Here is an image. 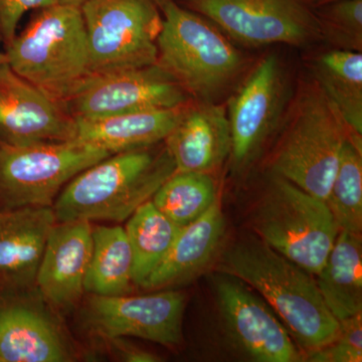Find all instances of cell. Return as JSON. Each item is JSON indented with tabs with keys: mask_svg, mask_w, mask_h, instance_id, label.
<instances>
[{
	"mask_svg": "<svg viewBox=\"0 0 362 362\" xmlns=\"http://www.w3.org/2000/svg\"><path fill=\"white\" fill-rule=\"evenodd\" d=\"M221 270L249 285L280 317L304 356L337 338L339 321L326 306L315 276L285 258L256 235L223 252Z\"/></svg>",
	"mask_w": 362,
	"mask_h": 362,
	"instance_id": "cell-1",
	"label": "cell"
},
{
	"mask_svg": "<svg viewBox=\"0 0 362 362\" xmlns=\"http://www.w3.org/2000/svg\"><path fill=\"white\" fill-rule=\"evenodd\" d=\"M120 152L81 171L54 202L57 221L122 223L175 173L165 146Z\"/></svg>",
	"mask_w": 362,
	"mask_h": 362,
	"instance_id": "cell-2",
	"label": "cell"
},
{
	"mask_svg": "<svg viewBox=\"0 0 362 362\" xmlns=\"http://www.w3.org/2000/svg\"><path fill=\"white\" fill-rule=\"evenodd\" d=\"M156 1L162 14L157 64L190 97L216 103L242 74L244 58L225 33L204 16L176 0Z\"/></svg>",
	"mask_w": 362,
	"mask_h": 362,
	"instance_id": "cell-3",
	"label": "cell"
},
{
	"mask_svg": "<svg viewBox=\"0 0 362 362\" xmlns=\"http://www.w3.org/2000/svg\"><path fill=\"white\" fill-rule=\"evenodd\" d=\"M4 54L7 65L59 105L92 74L81 7L39 9Z\"/></svg>",
	"mask_w": 362,
	"mask_h": 362,
	"instance_id": "cell-4",
	"label": "cell"
},
{
	"mask_svg": "<svg viewBox=\"0 0 362 362\" xmlns=\"http://www.w3.org/2000/svg\"><path fill=\"white\" fill-rule=\"evenodd\" d=\"M351 133L320 88L311 86L293 106L272 158L273 175L326 202Z\"/></svg>",
	"mask_w": 362,
	"mask_h": 362,
	"instance_id": "cell-5",
	"label": "cell"
},
{
	"mask_svg": "<svg viewBox=\"0 0 362 362\" xmlns=\"http://www.w3.org/2000/svg\"><path fill=\"white\" fill-rule=\"evenodd\" d=\"M251 223L257 237L314 276L340 232L325 202L276 175L255 206Z\"/></svg>",
	"mask_w": 362,
	"mask_h": 362,
	"instance_id": "cell-6",
	"label": "cell"
},
{
	"mask_svg": "<svg viewBox=\"0 0 362 362\" xmlns=\"http://www.w3.org/2000/svg\"><path fill=\"white\" fill-rule=\"evenodd\" d=\"M110 156L77 139L25 146L0 142V213L54 206L76 175Z\"/></svg>",
	"mask_w": 362,
	"mask_h": 362,
	"instance_id": "cell-7",
	"label": "cell"
},
{
	"mask_svg": "<svg viewBox=\"0 0 362 362\" xmlns=\"http://www.w3.org/2000/svg\"><path fill=\"white\" fill-rule=\"evenodd\" d=\"M81 9L92 74L157 63L162 14L156 0H87Z\"/></svg>",
	"mask_w": 362,
	"mask_h": 362,
	"instance_id": "cell-8",
	"label": "cell"
},
{
	"mask_svg": "<svg viewBox=\"0 0 362 362\" xmlns=\"http://www.w3.org/2000/svg\"><path fill=\"white\" fill-rule=\"evenodd\" d=\"M214 23L228 39L247 47L304 45L320 37L315 11L306 0H178Z\"/></svg>",
	"mask_w": 362,
	"mask_h": 362,
	"instance_id": "cell-9",
	"label": "cell"
},
{
	"mask_svg": "<svg viewBox=\"0 0 362 362\" xmlns=\"http://www.w3.org/2000/svg\"><path fill=\"white\" fill-rule=\"evenodd\" d=\"M190 96L158 64L112 73L90 74L61 106L74 119H93L185 106Z\"/></svg>",
	"mask_w": 362,
	"mask_h": 362,
	"instance_id": "cell-10",
	"label": "cell"
},
{
	"mask_svg": "<svg viewBox=\"0 0 362 362\" xmlns=\"http://www.w3.org/2000/svg\"><path fill=\"white\" fill-rule=\"evenodd\" d=\"M185 307V295L173 289L144 296L92 295L83 321L92 334L108 341L136 337L173 347L182 342Z\"/></svg>",
	"mask_w": 362,
	"mask_h": 362,
	"instance_id": "cell-11",
	"label": "cell"
},
{
	"mask_svg": "<svg viewBox=\"0 0 362 362\" xmlns=\"http://www.w3.org/2000/svg\"><path fill=\"white\" fill-rule=\"evenodd\" d=\"M214 285L226 333L245 356L258 362L304 361L284 323L249 285L223 272Z\"/></svg>",
	"mask_w": 362,
	"mask_h": 362,
	"instance_id": "cell-12",
	"label": "cell"
},
{
	"mask_svg": "<svg viewBox=\"0 0 362 362\" xmlns=\"http://www.w3.org/2000/svg\"><path fill=\"white\" fill-rule=\"evenodd\" d=\"M287 101V83L277 57L256 66L228 102L232 162L237 170L252 163L275 131Z\"/></svg>",
	"mask_w": 362,
	"mask_h": 362,
	"instance_id": "cell-13",
	"label": "cell"
},
{
	"mask_svg": "<svg viewBox=\"0 0 362 362\" xmlns=\"http://www.w3.org/2000/svg\"><path fill=\"white\" fill-rule=\"evenodd\" d=\"M76 139V121L52 98L0 65V142L13 146Z\"/></svg>",
	"mask_w": 362,
	"mask_h": 362,
	"instance_id": "cell-14",
	"label": "cell"
},
{
	"mask_svg": "<svg viewBox=\"0 0 362 362\" xmlns=\"http://www.w3.org/2000/svg\"><path fill=\"white\" fill-rule=\"evenodd\" d=\"M73 346L33 289L0 291V362H66Z\"/></svg>",
	"mask_w": 362,
	"mask_h": 362,
	"instance_id": "cell-15",
	"label": "cell"
},
{
	"mask_svg": "<svg viewBox=\"0 0 362 362\" xmlns=\"http://www.w3.org/2000/svg\"><path fill=\"white\" fill-rule=\"evenodd\" d=\"M89 221H57L37 272L40 294L51 306L69 310L80 302L93 252Z\"/></svg>",
	"mask_w": 362,
	"mask_h": 362,
	"instance_id": "cell-16",
	"label": "cell"
},
{
	"mask_svg": "<svg viewBox=\"0 0 362 362\" xmlns=\"http://www.w3.org/2000/svg\"><path fill=\"white\" fill-rule=\"evenodd\" d=\"M56 223L52 206L0 213V291L33 289Z\"/></svg>",
	"mask_w": 362,
	"mask_h": 362,
	"instance_id": "cell-17",
	"label": "cell"
},
{
	"mask_svg": "<svg viewBox=\"0 0 362 362\" xmlns=\"http://www.w3.org/2000/svg\"><path fill=\"white\" fill-rule=\"evenodd\" d=\"M176 173L211 175L230 157L232 134L225 107L218 103L188 104L164 140Z\"/></svg>",
	"mask_w": 362,
	"mask_h": 362,
	"instance_id": "cell-18",
	"label": "cell"
},
{
	"mask_svg": "<svg viewBox=\"0 0 362 362\" xmlns=\"http://www.w3.org/2000/svg\"><path fill=\"white\" fill-rule=\"evenodd\" d=\"M225 233V216L218 199L201 218L181 228L165 258L143 283V289L171 290L194 281L213 263Z\"/></svg>",
	"mask_w": 362,
	"mask_h": 362,
	"instance_id": "cell-19",
	"label": "cell"
},
{
	"mask_svg": "<svg viewBox=\"0 0 362 362\" xmlns=\"http://www.w3.org/2000/svg\"><path fill=\"white\" fill-rule=\"evenodd\" d=\"M188 104L162 110L75 119L76 139L110 154L156 146L164 142L173 130L187 110Z\"/></svg>",
	"mask_w": 362,
	"mask_h": 362,
	"instance_id": "cell-20",
	"label": "cell"
},
{
	"mask_svg": "<svg viewBox=\"0 0 362 362\" xmlns=\"http://www.w3.org/2000/svg\"><path fill=\"white\" fill-rule=\"evenodd\" d=\"M315 277L326 306L339 322L362 313L361 233L340 230Z\"/></svg>",
	"mask_w": 362,
	"mask_h": 362,
	"instance_id": "cell-21",
	"label": "cell"
},
{
	"mask_svg": "<svg viewBox=\"0 0 362 362\" xmlns=\"http://www.w3.org/2000/svg\"><path fill=\"white\" fill-rule=\"evenodd\" d=\"M93 252L85 292L95 296H120L132 292L133 255L125 228H93Z\"/></svg>",
	"mask_w": 362,
	"mask_h": 362,
	"instance_id": "cell-22",
	"label": "cell"
},
{
	"mask_svg": "<svg viewBox=\"0 0 362 362\" xmlns=\"http://www.w3.org/2000/svg\"><path fill=\"white\" fill-rule=\"evenodd\" d=\"M313 73L316 85L349 129L362 135V52H326L314 62Z\"/></svg>",
	"mask_w": 362,
	"mask_h": 362,
	"instance_id": "cell-23",
	"label": "cell"
},
{
	"mask_svg": "<svg viewBox=\"0 0 362 362\" xmlns=\"http://www.w3.org/2000/svg\"><path fill=\"white\" fill-rule=\"evenodd\" d=\"M180 230L151 199L136 209L125 228L133 255V284L141 287L165 258Z\"/></svg>",
	"mask_w": 362,
	"mask_h": 362,
	"instance_id": "cell-24",
	"label": "cell"
},
{
	"mask_svg": "<svg viewBox=\"0 0 362 362\" xmlns=\"http://www.w3.org/2000/svg\"><path fill=\"white\" fill-rule=\"evenodd\" d=\"M325 202L339 230L361 233V135L352 132L345 142L337 173Z\"/></svg>",
	"mask_w": 362,
	"mask_h": 362,
	"instance_id": "cell-25",
	"label": "cell"
},
{
	"mask_svg": "<svg viewBox=\"0 0 362 362\" xmlns=\"http://www.w3.org/2000/svg\"><path fill=\"white\" fill-rule=\"evenodd\" d=\"M218 199L213 176L175 171L151 201L169 220L182 228L201 218Z\"/></svg>",
	"mask_w": 362,
	"mask_h": 362,
	"instance_id": "cell-26",
	"label": "cell"
},
{
	"mask_svg": "<svg viewBox=\"0 0 362 362\" xmlns=\"http://www.w3.org/2000/svg\"><path fill=\"white\" fill-rule=\"evenodd\" d=\"M314 11L320 37L335 49L362 51V0H337Z\"/></svg>",
	"mask_w": 362,
	"mask_h": 362,
	"instance_id": "cell-27",
	"label": "cell"
},
{
	"mask_svg": "<svg viewBox=\"0 0 362 362\" xmlns=\"http://www.w3.org/2000/svg\"><path fill=\"white\" fill-rule=\"evenodd\" d=\"M337 338L305 356L311 362H361L362 361V313L340 321Z\"/></svg>",
	"mask_w": 362,
	"mask_h": 362,
	"instance_id": "cell-28",
	"label": "cell"
},
{
	"mask_svg": "<svg viewBox=\"0 0 362 362\" xmlns=\"http://www.w3.org/2000/svg\"><path fill=\"white\" fill-rule=\"evenodd\" d=\"M57 4L58 0H0V39L4 47L18 35V26L25 13Z\"/></svg>",
	"mask_w": 362,
	"mask_h": 362,
	"instance_id": "cell-29",
	"label": "cell"
},
{
	"mask_svg": "<svg viewBox=\"0 0 362 362\" xmlns=\"http://www.w3.org/2000/svg\"><path fill=\"white\" fill-rule=\"evenodd\" d=\"M113 342L114 347L120 352L121 357L126 361L131 362H154L158 361L154 354L144 351V350L133 346V345L124 343L122 338L109 340Z\"/></svg>",
	"mask_w": 362,
	"mask_h": 362,
	"instance_id": "cell-30",
	"label": "cell"
},
{
	"mask_svg": "<svg viewBox=\"0 0 362 362\" xmlns=\"http://www.w3.org/2000/svg\"><path fill=\"white\" fill-rule=\"evenodd\" d=\"M59 4H66V6L82 7L87 0H58Z\"/></svg>",
	"mask_w": 362,
	"mask_h": 362,
	"instance_id": "cell-31",
	"label": "cell"
},
{
	"mask_svg": "<svg viewBox=\"0 0 362 362\" xmlns=\"http://www.w3.org/2000/svg\"><path fill=\"white\" fill-rule=\"evenodd\" d=\"M309 4L313 8H316V7L322 6L324 4H329V2L337 1V0H306Z\"/></svg>",
	"mask_w": 362,
	"mask_h": 362,
	"instance_id": "cell-32",
	"label": "cell"
},
{
	"mask_svg": "<svg viewBox=\"0 0 362 362\" xmlns=\"http://www.w3.org/2000/svg\"><path fill=\"white\" fill-rule=\"evenodd\" d=\"M0 42H2L1 39H0ZM4 63H6V54H4V51H1V49H0V65Z\"/></svg>",
	"mask_w": 362,
	"mask_h": 362,
	"instance_id": "cell-33",
	"label": "cell"
}]
</instances>
